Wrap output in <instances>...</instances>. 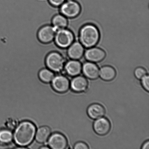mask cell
<instances>
[{
    "instance_id": "30bf717a",
    "label": "cell",
    "mask_w": 149,
    "mask_h": 149,
    "mask_svg": "<svg viewBox=\"0 0 149 149\" xmlns=\"http://www.w3.org/2000/svg\"><path fill=\"white\" fill-rule=\"evenodd\" d=\"M84 56L88 62L97 63L104 59L106 56V53L103 49L93 47L89 48L86 51Z\"/></svg>"
},
{
    "instance_id": "484cf974",
    "label": "cell",
    "mask_w": 149,
    "mask_h": 149,
    "mask_svg": "<svg viewBox=\"0 0 149 149\" xmlns=\"http://www.w3.org/2000/svg\"><path fill=\"white\" fill-rule=\"evenodd\" d=\"M11 146L10 144H5L0 143V149L9 148Z\"/></svg>"
},
{
    "instance_id": "e0dca14e",
    "label": "cell",
    "mask_w": 149,
    "mask_h": 149,
    "mask_svg": "<svg viewBox=\"0 0 149 149\" xmlns=\"http://www.w3.org/2000/svg\"><path fill=\"white\" fill-rule=\"evenodd\" d=\"M116 71L113 67L105 65L99 70V75L102 79L105 81H112L116 77Z\"/></svg>"
},
{
    "instance_id": "277c9868",
    "label": "cell",
    "mask_w": 149,
    "mask_h": 149,
    "mask_svg": "<svg viewBox=\"0 0 149 149\" xmlns=\"http://www.w3.org/2000/svg\"><path fill=\"white\" fill-rule=\"evenodd\" d=\"M74 38L73 32L69 29L65 28L57 31L54 41L60 48L67 49L73 43Z\"/></svg>"
},
{
    "instance_id": "4fadbf2b",
    "label": "cell",
    "mask_w": 149,
    "mask_h": 149,
    "mask_svg": "<svg viewBox=\"0 0 149 149\" xmlns=\"http://www.w3.org/2000/svg\"><path fill=\"white\" fill-rule=\"evenodd\" d=\"M84 53V47L78 42H74L67 49V55L71 59L78 60L82 57Z\"/></svg>"
},
{
    "instance_id": "6da1fadb",
    "label": "cell",
    "mask_w": 149,
    "mask_h": 149,
    "mask_svg": "<svg viewBox=\"0 0 149 149\" xmlns=\"http://www.w3.org/2000/svg\"><path fill=\"white\" fill-rule=\"evenodd\" d=\"M36 127L34 124L29 121L20 123L15 130L13 140L20 147H25L33 142L35 138Z\"/></svg>"
},
{
    "instance_id": "4316f807",
    "label": "cell",
    "mask_w": 149,
    "mask_h": 149,
    "mask_svg": "<svg viewBox=\"0 0 149 149\" xmlns=\"http://www.w3.org/2000/svg\"><path fill=\"white\" fill-rule=\"evenodd\" d=\"M40 149H49L50 148H49V146H43L42 147H40Z\"/></svg>"
},
{
    "instance_id": "ac0fdd59",
    "label": "cell",
    "mask_w": 149,
    "mask_h": 149,
    "mask_svg": "<svg viewBox=\"0 0 149 149\" xmlns=\"http://www.w3.org/2000/svg\"><path fill=\"white\" fill-rule=\"evenodd\" d=\"M68 24V19L61 13L56 15L52 19V25L57 31L66 28Z\"/></svg>"
},
{
    "instance_id": "603a6c76",
    "label": "cell",
    "mask_w": 149,
    "mask_h": 149,
    "mask_svg": "<svg viewBox=\"0 0 149 149\" xmlns=\"http://www.w3.org/2000/svg\"><path fill=\"white\" fill-rule=\"evenodd\" d=\"M73 148L74 149H88V146L86 143L83 141H78L74 144Z\"/></svg>"
},
{
    "instance_id": "9a60e30c",
    "label": "cell",
    "mask_w": 149,
    "mask_h": 149,
    "mask_svg": "<svg viewBox=\"0 0 149 149\" xmlns=\"http://www.w3.org/2000/svg\"><path fill=\"white\" fill-rule=\"evenodd\" d=\"M87 113L89 117L93 120H96L103 117L106 113V109L100 104H92L88 107Z\"/></svg>"
},
{
    "instance_id": "7402d4cb",
    "label": "cell",
    "mask_w": 149,
    "mask_h": 149,
    "mask_svg": "<svg viewBox=\"0 0 149 149\" xmlns=\"http://www.w3.org/2000/svg\"><path fill=\"white\" fill-rule=\"evenodd\" d=\"M141 84L143 88L146 91L149 90V77L148 74H146L141 79Z\"/></svg>"
},
{
    "instance_id": "7a4b0ae2",
    "label": "cell",
    "mask_w": 149,
    "mask_h": 149,
    "mask_svg": "<svg viewBox=\"0 0 149 149\" xmlns=\"http://www.w3.org/2000/svg\"><path fill=\"white\" fill-rule=\"evenodd\" d=\"M79 40L83 47L89 48L97 44L100 39V33L97 27L93 24L85 25L79 33Z\"/></svg>"
},
{
    "instance_id": "d4e9b609",
    "label": "cell",
    "mask_w": 149,
    "mask_h": 149,
    "mask_svg": "<svg viewBox=\"0 0 149 149\" xmlns=\"http://www.w3.org/2000/svg\"><path fill=\"white\" fill-rule=\"evenodd\" d=\"M141 149H149V142L148 141H145L143 144L141 146Z\"/></svg>"
},
{
    "instance_id": "3957f363",
    "label": "cell",
    "mask_w": 149,
    "mask_h": 149,
    "mask_svg": "<svg viewBox=\"0 0 149 149\" xmlns=\"http://www.w3.org/2000/svg\"><path fill=\"white\" fill-rule=\"evenodd\" d=\"M65 58L57 52H52L47 56L46 63L47 68L54 72H60L63 70Z\"/></svg>"
},
{
    "instance_id": "2e32d148",
    "label": "cell",
    "mask_w": 149,
    "mask_h": 149,
    "mask_svg": "<svg viewBox=\"0 0 149 149\" xmlns=\"http://www.w3.org/2000/svg\"><path fill=\"white\" fill-rule=\"evenodd\" d=\"M51 135L50 128L47 126L40 127L36 130L35 138L36 141L40 143L47 142Z\"/></svg>"
},
{
    "instance_id": "d6986e66",
    "label": "cell",
    "mask_w": 149,
    "mask_h": 149,
    "mask_svg": "<svg viewBox=\"0 0 149 149\" xmlns=\"http://www.w3.org/2000/svg\"><path fill=\"white\" fill-rule=\"evenodd\" d=\"M39 78L42 81L45 83L52 82L54 77V73L47 68H45L40 70L38 74Z\"/></svg>"
},
{
    "instance_id": "44dd1931",
    "label": "cell",
    "mask_w": 149,
    "mask_h": 149,
    "mask_svg": "<svg viewBox=\"0 0 149 149\" xmlns=\"http://www.w3.org/2000/svg\"><path fill=\"white\" fill-rule=\"evenodd\" d=\"M147 74L146 70L142 67H138L136 68L134 71V75L137 79H141Z\"/></svg>"
},
{
    "instance_id": "52a82bcc",
    "label": "cell",
    "mask_w": 149,
    "mask_h": 149,
    "mask_svg": "<svg viewBox=\"0 0 149 149\" xmlns=\"http://www.w3.org/2000/svg\"><path fill=\"white\" fill-rule=\"evenodd\" d=\"M56 31L52 24L46 25L40 28L38 31V38L42 43H49L54 40Z\"/></svg>"
},
{
    "instance_id": "5b68a950",
    "label": "cell",
    "mask_w": 149,
    "mask_h": 149,
    "mask_svg": "<svg viewBox=\"0 0 149 149\" xmlns=\"http://www.w3.org/2000/svg\"><path fill=\"white\" fill-rule=\"evenodd\" d=\"M60 12L68 19H72L77 17L81 11L79 4L74 0L65 1L59 7Z\"/></svg>"
},
{
    "instance_id": "7c38bea8",
    "label": "cell",
    "mask_w": 149,
    "mask_h": 149,
    "mask_svg": "<svg viewBox=\"0 0 149 149\" xmlns=\"http://www.w3.org/2000/svg\"><path fill=\"white\" fill-rule=\"evenodd\" d=\"M82 71L85 77L89 79L95 80L99 77V68L94 63H85L82 66Z\"/></svg>"
},
{
    "instance_id": "9c48e42d",
    "label": "cell",
    "mask_w": 149,
    "mask_h": 149,
    "mask_svg": "<svg viewBox=\"0 0 149 149\" xmlns=\"http://www.w3.org/2000/svg\"><path fill=\"white\" fill-rule=\"evenodd\" d=\"M111 124L107 118L102 117L96 119L93 123V130L97 135L101 136L109 133L111 129Z\"/></svg>"
},
{
    "instance_id": "ffe728a7",
    "label": "cell",
    "mask_w": 149,
    "mask_h": 149,
    "mask_svg": "<svg viewBox=\"0 0 149 149\" xmlns=\"http://www.w3.org/2000/svg\"><path fill=\"white\" fill-rule=\"evenodd\" d=\"M13 139V134L10 130L4 129L0 130V143L9 144Z\"/></svg>"
},
{
    "instance_id": "5bb4252c",
    "label": "cell",
    "mask_w": 149,
    "mask_h": 149,
    "mask_svg": "<svg viewBox=\"0 0 149 149\" xmlns=\"http://www.w3.org/2000/svg\"><path fill=\"white\" fill-rule=\"evenodd\" d=\"M64 69L68 75L75 77L81 73L82 65L78 61L71 59L65 63Z\"/></svg>"
},
{
    "instance_id": "8992f818",
    "label": "cell",
    "mask_w": 149,
    "mask_h": 149,
    "mask_svg": "<svg viewBox=\"0 0 149 149\" xmlns=\"http://www.w3.org/2000/svg\"><path fill=\"white\" fill-rule=\"evenodd\" d=\"M49 148L52 149H65L68 146L66 137L59 133H55L49 136L47 141Z\"/></svg>"
},
{
    "instance_id": "ba28073f",
    "label": "cell",
    "mask_w": 149,
    "mask_h": 149,
    "mask_svg": "<svg viewBox=\"0 0 149 149\" xmlns=\"http://www.w3.org/2000/svg\"><path fill=\"white\" fill-rule=\"evenodd\" d=\"M70 80L65 76L58 75L55 76L52 81V85L54 90L58 93H66L70 87Z\"/></svg>"
},
{
    "instance_id": "cb8c5ba5",
    "label": "cell",
    "mask_w": 149,
    "mask_h": 149,
    "mask_svg": "<svg viewBox=\"0 0 149 149\" xmlns=\"http://www.w3.org/2000/svg\"><path fill=\"white\" fill-rule=\"evenodd\" d=\"M52 5L54 6L59 7L65 1V0H48Z\"/></svg>"
},
{
    "instance_id": "8fae6325",
    "label": "cell",
    "mask_w": 149,
    "mask_h": 149,
    "mask_svg": "<svg viewBox=\"0 0 149 149\" xmlns=\"http://www.w3.org/2000/svg\"><path fill=\"white\" fill-rule=\"evenodd\" d=\"M88 82L86 77L82 76L74 77L70 83L71 90L76 93H82L87 90Z\"/></svg>"
}]
</instances>
